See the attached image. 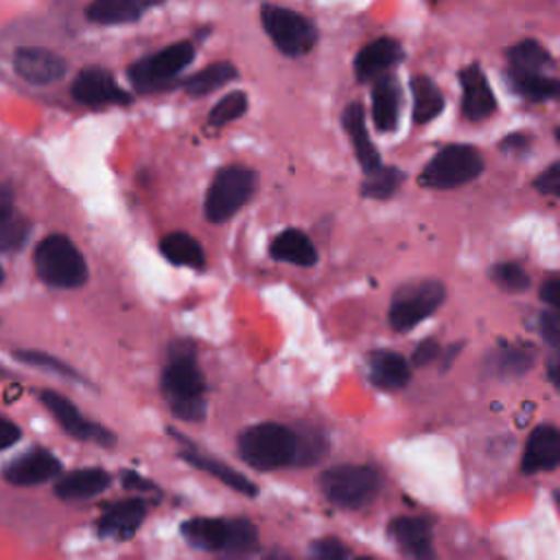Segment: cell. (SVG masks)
<instances>
[{
  "instance_id": "obj_15",
  "label": "cell",
  "mask_w": 560,
  "mask_h": 560,
  "mask_svg": "<svg viewBox=\"0 0 560 560\" xmlns=\"http://www.w3.org/2000/svg\"><path fill=\"white\" fill-rule=\"evenodd\" d=\"M560 464V429L551 424L536 427L525 444L523 453V470L525 472H542L551 470Z\"/></svg>"
},
{
  "instance_id": "obj_44",
  "label": "cell",
  "mask_w": 560,
  "mask_h": 560,
  "mask_svg": "<svg viewBox=\"0 0 560 560\" xmlns=\"http://www.w3.org/2000/svg\"><path fill=\"white\" fill-rule=\"evenodd\" d=\"M20 435H22L20 427L15 422H11L9 418L0 416V451L13 446L20 440Z\"/></svg>"
},
{
  "instance_id": "obj_50",
  "label": "cell",
  "mask_w": 560,
  "mask_h": 560,
  "mask_svg": "<svg viewBox=\"0 0 560 560\" xmlns=\"http://www.w3.org/2000/svg\"><path fill=\"white\" fill-rule=\"evenodd\" d=\"M2 280H4V271H2V267H0V284H2Z\"/></svg>"
},
{
  "instance_id": "obj_43",
  "label": "cell",
  "mask_w": 560,
  "mask_h": 560,
  "mask_svg": "<svg viewBox=\"0 0 560 560\" xmlns=\"http://www.w3.org/2000/svg\"><path fill=\"white\" fill-rule=\"evenodd\" d=\"M540 298L556 311L560 313V278H547L540 287Z\"/></svg>"
},
{
  "instance_id": "obj_25",
  "label": "cell",
  "mask_w": 560,
  "mask_h": 560,
  "mask_svg": "<svg viewBox=\"0 0 560 560\" xmlns=\"http://www.w3.org/2000/svg\"><path fill=\"white\" fill-rule=\"evenodd\" d=\"M230 521L225 518H190L182 525L184 538L206 551H221L228 540Z\"/></svg>"
},
{
  "instance_id": "obj_31",
  "label": "cell",
  "mask_w": 560,
  "mask_h": 560,
  "mask_svg": "<svg viewBox=\"0 0 560 560\" xmlns=\"http://www.w3.org/2000/svg\"><path fill=\"white\" fill-rule=\"evenodd\" d=\"M236 77H238V70L230 61H217V63H210L203 70L195 72L192 77H188L184 81V90L192 96H206V94L214 92L217 88L230 83Z\"/></svg>"
},
{
  "instance_id": "obj_13",
  "label": "cell",
  "mask_w": 560,
  "mask_h": 560,
  "mask_svg": "<svg viewBox=\"0 0 560 560\" xmlns=\"http://www.w3.org/2000/svg\"><path fill=\"white\" fill-rule=\"evenodd\" d=\"M462 83V112L468 120H483L494 114L497 101L479 63H470L459 74Z\"/></svg>"
},
{
  "instance_id": "obj_35",
  "label": "cell",
  "mask_w": 560,
  "mask_h": 560,
  "mask_svg": "<svg viewBox=\"0 0 560 560\" xmlns=\"http://www.w3.org/2000/svg\"><path fill=\"white\" fill-rule=\"evenodd\" d=\"M510 85L514 92H518L525 98L542 101L549 96H556L558 81L545 74H527V77H510Z\"/></svg>"
},
{
  "instance_id": "obj_46",
  "label": "cell",
  "mask_w": 560,
  "mask_h": 560,
  "mask_svg": "<svg viewBox=\"0 0 560 560\" xmlns=\"http://www.w3.org/2000/svg\"><path fill=\"white\" fill-rule=\"evenodd\" d=\"M549 378H551V383L560 389V357L558 359H553V361H549Z\"/></svg>"
},
{
  "instance_id": "obj_17",
  "label": "cell",
  "mask_w": 560,
  "mask_h": 560,
  "mask_svg": "<svg viewBox=\"0 0 560 560\" xmlns=\"http://www.w3.org/2000/svg\"><path fill=\"white\" fill-rule=\"evenodd\" d=\"M147 508L142 499H127L109 505L98 518V534L105 538H131L133 532L142 525Z\"/></svg>"
},
{
  "instance_id": "obj_41",
  "label": "cell",
  "mask_w": 560,
  "mask_h": 560,
  "mask_svg": "<svg viewBox=\"0 0 560 560\" xmlns=\"http://www.w3.org/2000/svg\"><path fill=\"white\" fill-rule=\"evenodd\" d=\"M438 354H440L438 341H435V339H424V341L418 343V348L413 350L411 363H413L416 368H422V365H429Z\"/></svg>"
},
{
  "instance_id": "obj_34",
  "label": "cell",
  "mask_w": 560,
  "mask_h": 560,
  "mask_svg": "<svg viewBox=\"0 0 560 560\" xmlns=\"http://www.w3.org/2000/svg\"><path fill=\"white\" fill-rule=\"evenodd\" d=\"M532 361H534V354L529 352V348L508 346L492 354L490 368H494V372L501 376H521L529 370Z\"/></svg>"
},
{
  "instance_id": "obj_14",
  "label": "cell",
  "mask_w": 560,
  "mask_h": 560,
  "mask_svg": "<svg viewBox=\"0 0 560 560\" xmlns=\"http://www.w3.org/2000/svg\"><path fill=\"white\" fill-rule=\"evenodd\" d=\"M59 470H61V464L50 451L33 448V451L15 457L4 468L2 475L13 486H35V483H44V481L57 477Z\"/></svg>"
},
{
  "instance_id": "obj_10",
  "label": "cell",
  "mask_w": 560,
  "mask_h": 560,
  "mask_svg": "<svg viewBox=\"0 0 560 560\" xmlns=\"http://www.w3.org/2000/svg\"><path fill=\"white\" fill-rule=\"evenodd\" d=\"M39 396H42L44 407L57 418V422L61 424V429L66 433L74 435L77 440L94 442V444H101V446H112L116 442V435L112 431H107L105 427L88 420L66 396H61L52 389H44Z\"/></svg>"
},
{
  "instance_id": "obj_36",
  "label": "cell",
  "mask_w": 560,
  "mask_h": 560,
  "mask_svg": "<svg viewBox=\"0 0 560 560\" xmlns=\"http://www.w3.org/2000/svg\"><path fill=\"white\" fill-rule=\"evenodd\" d=\"M490 278L497 287L505 289V291H525L529 287V276L525 273V269L518 262H497L490 269Z\"/></svg>"
},
{
  "instance_id": "obj_2",
  "label": "cell",
  "mask_w": 560,
  "mask_h": 560,
  "mask_svg": "<svg viewBox=\"0 0 560 560\" xmlns=\"http://www.w3.org/2000/svg\"><path fill=\"white\" fill-rule=\"evenodd\" d=\"M238 453L256 470H273L295 462L298 435L276 422H260L238 438Z\"/></svg>"
},
{
  "instance_id": "obj_16",
  "label": "cell",
  "mask_w": 560,
  "mask_h": 560,
  "mask_svg": "<svg viewBox=\"0 0 560 560\" xmlns=\"http://www.w3.org/2000/svg\"><path fill=\"white\" fill-rule=\"evenodd\" d=\"M402 59V48L392 37H378L363 46L354 57V74L359 81L378 79L387 68Z\"/></svg>"
},
{
  "instance_id": "obj_26",
  "label": "cell",
  "mask_w": 560,
  "mask_h": 560,
  "mask_svg": "<svg viewBox=\"0 0 560 560\" xmlns=\"http://www.w3.org/2000/svg\"><path fill=\"white\" fill-rule=\"evenodd\" d=\"M182 457H184L190 466H195V468H199V470H203V472L217 477L219 481H223L225 486H230V488L236 490V492H243V494H247V497H254V494L258 492V488H256L245 475L236 472L234 468H230V466L223 464V462H217V459H212V457H208V455H201V453H195V451H184Z\"/></svg>"
},
{
  "instance_id": "obj_1",
  "label": "cell",
  "mask_w": 560,
  "mask_h": 560,
  "mask_svg": "<svg viewBox=\"0 0 560 560\" xmlns=\"http://www.w3.org/2000/svg\"><path fill=\"white\" fill-rule=\"evenodd\" d=\"M162 394L177 418L188 422L206 418V381L190 348H173L162 372Z\"/></svg>"
},
{
  "instance_id": "obj_6",
  "label": "cell",
  "mask_w": 560,
  "mask_h": 560,
  "mask_svg": "<svg viewBox=\"0 0 560 560\" xmlns=\"http://www.w3.org/2000/svg\"><path fill=\"white\" fill-rule=\"evenodd\" d=\"M483 171L481 153L468 144H448L424 166L420 184L429 188H455Z\"/></svg>"
},
{
  "instance_id": "obj_39",
  "label": "cell",
  "mask_w": 560,
  "mask_h": 560,
  "mask_svg": "<svg viewBox=\"0 0 560 560\" xmlns=\"http://www.w3.org/2000/svg\"><path fill=\"white\" fill-rule=\"evenodd\" d=\"M308 560H346V547L337 538H319L313 542Z\"/></svg>"
},
{
  "instance_id": "obj_28",
  "label": "cell",
  "mask_w": 560,
  "mask_h": 560,
  "mask_svg": "<svg viewBox=\"0 0 560 560\" xmlns=\"http://www.w3.org/2000/svg\"><path fill=\"white\" fill-rule=\"evenodd\" d=\"M510 77H527L542 74V68L549 66V52L534 39H523L508 52Z\"/></svg>"
},
{
  "instance_id": "obj_42",
  "label": "cell",
  "mask_w": 560,
  "mask_h": 560,
  "mask_svg": "<svg viewBox=\"0 0 560 560\" xmlns=\"http://www.w3.org/2000/svg\"><path fill=\"white\" fill-rule=\"evenodd\" d=\"M540 330H542V337L551 343V346H556V348H560V319H558V315L553 313H545L542 315V319H540Z\"/></svg>"
},
{
  "instance_id": "obj_32",
  "label": "cell",
  "mask_w": 560,
  "mask_h": 560,
  "mask_svg": "<svg viewBox=\"0 0 560 560\" xmlns=\"http://www.w3.org/2000/svg\"><path fill=\"white\" fill-rule=\"evenodd\" d=\"M31 234V221L15 208L0 203V252H18Z\"/></svg>"
},
{
  "instance_id": "obj_48",
  "label": "cell",
  "mask_w": 560,
  "mask_h": 560,
  "mask_svg": "<svg viewBox=\"0 0 560 560\" xmlns=\"http://www.w3.org/2000/svg\"><path fill=\"white\" fill-rule=\"evenodd\" d=\"M262 560H291L289 556H284V553H280V551H276V553H269V556H265Z\"/></svg>"
},
{
  "instance_id": "obj_7",
  "label": "cell",
  "mask_w": 560,
  "mask_h": 560,
  "mask_svg": "<svg viewBox=\"0 0 560 560\" xmlns=\"http://www.w3.org/2000/svg\"><path fill=\"white\" fill-rule=\"evenodd\" d=\"M260 20L278 50L289 57L306 55L317 42L315 24L291 9L265 4L260 11Z\"/></svg>"
},
{
  "instance_id": "obj_45",
  "label": "cell",
  "mask_w": 560,
  "mask_h": 560,
  "mask_svg": "<svg viewBox=\"0 0 560 560\" xmlns=\"http://www.w3.org/2000/svg\"><path fill=\"white\" fill-rule=\"evenodd\" d=\"M122 483H125L127 488H136V490H155V486H153L151 481H147L144 477H140V475H136V472H131V470L122 472Z\"/></svg>"
},
{
  "instance_id": "obj_51",
  "label": "cell",
  "mask_w": 560,
  "mask_h": 560,
  "mask_svg": "<svg viewBox=\"0 0 560 560\" xmlns=\"http://www.w3.org/2000/svg\"><path fill=\"white\" fill-rule=\"evenodd\" d=\"M556 138H558V142H560V127L556 129Z\"/></svg>"
},
{
  "instance_id": "obj_18",
  "label": "cell",
  "mask_w": 560,
  "mask_h": 560,
  "mask_svg": "<svg viewBox=\"0 0 560 560\" xmlns=\"http://www.w3.org/2000/svg\"><path fill=\"white\" fill-rule=\"evenodd\" d=\"M341 122H343L346 133H348L350 140H352L357 160H359V164L363 166L365 175H370V173H374L376 168H381L378 151H376V147L372 144V140H370V136H368V129H365V112H363V105H361V103H350V105L343 109V114H341Z\"/></svg>"
},
{
  "instance_id": "obj_12",
  "label": "cell",
  "mask_w": 560,
  "mask_h": 560,
  "mask_svg": "<svg viewBox=\"0 0 560 560\" xmlns=\"http://www.w3.org/2000/svg\"><path fill=\"white\" fill-rule=\"evenodd\" d=\"M72 96L83 105L129 103L131 96L118 85L112 72L105 68H85L72 81Z\"/></svg>"
},
{
  "instance_id": "obj_20",
  "label": "cell",
  "mask_w": 560,
  "mask_h": 560,
  "mask_svg": "<svg viewBox=\"0 0 560 560\" xmlns=\"http://www.w3.org/2000/svg\"><path fill=\"white\" fill-rule=\"evenodd\" d=\"M400 88L392 74H381L372 88V118L378 131H392L398 125Z\"/></svg>"
},
{
  "instance_id": "obj_54",
  "label": "cell",
  "mask_w": 560,
  "mask_h": 560,
  "mask_svg": "<svg viewBox=\"0 0 560 560\" xmlns=\"http://www.w3.org/2000/svg\"><path fill=\"white\" fill-rule=\"evenodd\" d=\"M359 560H372V558H359Z\"/></svg>"
},
{
  "instance_id": "obj_11",
  "label": "cell",
  "mask_w": 560,
  "mask_h": 560,
  "mask_svg": "<svg viewBox=\"0 0 560 560\" xmlns=\"http://www.w3.org/2000/svg\"><path fill=\"white\" fill-rule=\"evenodd\" d=\"M15 72L31 85H50L66 77L68 63L61 55L39 46H20L13 55Z\"/></svg>"
},
{
  "instance_id": "obj_4",
  "label": "cell",
  "mask_w": 560,
  "mask_h": 560,
  "mask_svg": "<svg viewBox=\"0 0 560 560\" xmlns=\"http://www.w3.org/2000/svg\"><path fill=\"white\" fill-rule=\"evenodd\" d=\"M258 177L252 168L245 166H225L221 168L206 195V217L212 223H223L234 217L256 192Z\"/></svg>"
},
{
  "instance_id": "obj_9",
  "label": "cell",
  "mask_w": 560,
  "mask_h": 560,
  "mask_svg": "<svg viewBox=\"0 0 560 560\" xmlns=\"http://www.w3.org/2000/svg\"><path fill=\"white\" fill-rule=\"evenodd\" d=\"M195 57L190 42H175L149 57H142L129 68V79L138 90H158L175 79Z\"/></svg>"
},
{
  "instance_id": "obj_29",
  "label": "cell",
  "mask_w": 560,
  "mask_h": 560,
  "mask_svg": "<svg viewBox=\"0 0 560 560\" xmlns=\"http://www.w3.org/2000/svg\"><path fill=\"white\" fill-rule=\"evenodd\" d=\"M258 547L256 527L247 518H232L228 540L219 551V560H247Z\"/></svg>"
},
{
  "instance_id": "obj_33",
  "label": "cell",
  "mask_w": 560,
  "mask_h": 560,
  "mask_svg": "<svg viewBox=\"0 0 560 560\" xmlns=\"http://www.w3.org/2000/svg\"><path fill=\"white\" fill-rule=\"evenodd\" d=\"M402 182H405L402 171H398L394 166H381L374 173L365 175V179L361 184V192L370 199H387V197L396 195V190L400 188Z\"/></svg>"
},
{
  "instance_id": "obj_21",
  "label": "cell",
  "mask_w": 560,
  "mask_h": 560,
  "mask_svg": "<svg viewBox=\"0 0 560 560\" xmlns=\"http://www.w3.org/2000/svg\"><path fill=\"white\" fill-rule=\"evenodd\" d=\"M151 7L153 2H144V0H96L85 9V18L92 24H101V26L131 24L140 20L142 13Z\"/></svg>"
},
{
  "instance_id": "obj_22",
  "label": "cell",
  "mask_w": 560,
  "mask_h": 560,
  "mask_svg": "<svg viewBox=\"0 0 560 560\" xmlns=\"http://www.w3.org/2000/svg\"><path fill=\"white\" fill-rule=\"evenodd\" d=\"M109 481H112L109 475L101 468H79L63 475L57 481L55 494L66 501H79V499H88L103 492L109 486Z\"/></svg>"
},
{
  "instance_id": "obj_23",
  "label": "cell",
  "mask_w": 560,
  "mask_h": 560,
  "mask_svg": "<svg viewBox=\"0 0 560 560\" xmlns=\"http://www.w3.org/2000/svg\"><path fill=\"white\" fill-rule=\"evenodd\" d=\"M370 378L383 389H400L409 383V363L392 350H374L370 354Z\"/></svg>"
},
{
  "instance_id": "obj_37",
  "label": "cell",
  "mask_w": 560,
  "mask_h": 560,
  "mask_svg": "<svg viewBox=\"0 0 560 560\" xmlns=\"http://www.w3.org/2000/svg\"><path fill=\"white\" fill-rule=\"evenodd\" d=\"M245 109H247V96L243 92H230L212 107V112L208 114V122L214 127L228 125L230 120H236L238 116H243Z\"/></svg>"
},
{
  "instance_id": "obj_47",
  "label": "cell",
  "mask_w": 560,
  "mask_h": 560,
  "mask_svg": "<svg viewBox=\"0 0 560 560\" xmlns=\"http://www.w3.org/2000/svg\"><path fill=\"white\" fill-rule=\"evenodd\" d=\"M459 343H455V346H451L448 350H446V357H444V361H442V370H448L451 368V363H453V359L457 357V352H459Z\"/></svg>"
},
{
  "instance_id": "obj_27",
  "label": "cell",
  "mask_w": 560,
  "mask_h": 560,
  "mask_svg": "<svg viewBox=\"0 0 560 560\" xmlns=\"http://www.w3.org/2000/svg\"><path fill=\"white\" fill-rule=\"evenodd\" d=\"M160 249L164 254V258H168L173 265H182V267H192V269H201L206 262V254L199 245L197 238H192L186 232H171L162 238Z\"/></svg>"
},
{
  "instance_id": "obj_52",
  "label": "cell",
  "mask_w": 560,
  "mask_h": 560,
  "mask_svg": "<svg viewBox=\"0 0 560 560\" xmlns=\"http://www.w3.org/2000/svg\"><path fill=\"white\" fill-rule=\"evenodd\" d=\"M0 203H7V199H4V197H2V195H0Z\"/></svg>"
},
{
  "instance_id": "obj_53",
  "label": "cell",
  "mask_w": 560,
  "mask_h": 560,
  "mask_svg": "<svg viewBox=\"0 0 560 560\" xmlns=\"http://www.w3.org/2000/svg\"><path fill=\"white\" fill-rule=\"evenodd\" d=\"M556 499H558V503H560V492H558V494H556Z\"/></svg>"
},
{
  "instance_id": "obj_49",
  "label": "cell",
  "mask_w": 560,
  "mask_h": 560,
  "mask_svg": "<svg viewBox=\"0 0 560 560\" xmlns=\"http://www.w3.org/2000/svg\"><path fill=\"white\" fill-rule=\"evenodd\" d=\"M556 98L560 101V81H558V90H556Z\"/></svg>"
},
{
  "instance_id": "obj_24",
  "label": "cell",
  "mask_w": 560,
  "mask_h": 560,
  "mask_svg": "<svg viewBox=\"0 0 560 560\" xmlns=\"http://www.w3.org/2000/svg\"><path fill=\"white\" fill-rule=\"evenodd\" d=\"M269 254L276 258V260H282V262H291V265H300V267H311L315 265L317 260V252L311 243V238L300 232V230H284L280 232L271 245H269Z\"/></svg>"
},
{
  "instance_id": "obj_40",
  "label": "cell",
  "mask_w": 560,
  "mask_h": 560,
  "mask_svg": "<svg viewBox=\"0 0 560 560\" xmlns=\"http://www.w3.org/2000/svg\"><path fill=\"white\" fill-rule=\"evenodd\" d=\"M534 188L542 195H551V197H560V160L553 162L551 166H547L536 179H534Z\"/></svg>"
},
{
  "instance_id": "obj_38",
  "label": "cell",
  "mask_w": 560,
  "mask_h": 560,
  "mask_svg": "<svg viewBox=\"0 0 560 560\" xmlns=\"http://www.w3.org/2000/svg\"><path fill=\"white\" fill-rule=\"evenodd\" d=\"M15 359H20V361H24V363H28V365H35V368H46V370H52V372H57V374L79 378V374H77L70 365H66V363H61L59 359H55V357H50V354H46V352H39V350H18V352H15Z\"/></svg>"
},
{
  "instance_id": "obj_30",
  "label": "cell",
  "mask_w": 560,
  "mask_h": 560,
  "mask_svg": "<svg viewBox=\"0 0 560 560\" xmlns=\"http://www.w3.org/2000/svg\"><path fill=\"white\" fill-rule=\"evenodd\" d=\"M411 92H413V120L416 122H429L444 109V96L440 88L424 74H418L411 79Z\"/></svg>"
},
{
  "instance_id": "obj_5",
  "label": "cell",
  "mask_w": 560,
  "mask_h": 560,
  "mask_svg": "<svg viewBox=\"0 0 560 560\" xmlns=\"http://www.w3.org/2000/svg\"><path fill=\"white\" fill-rule=\"evenodd\" d=\"M446 298V289L440 280H418L402 284L389 306V324L396 330H409L422 319L433 315Z\"/></svg>"
},
{
  "instance_id": "obj_8",
  "label": "cell",
  "mask_w": 560,
  "mask_h": 560,
  "mask_svg": "<svg viewBox=\"0 0 560 560\" xmlns=\"http://www.w3.org/2000/svg\"><path fill=\"white\" fill-rule=\"evenodd\" d=\"M378 472L370 466H332L319 477L322 492L341 508H359L378 490Z\"/></svg>"
},
{
  "instance_id": "obj_19",
  "label": "cell",
  "mask_w": 560,
  "mask_h": 560,
  "mask_svg": "<svg viewBox=\"0 0 560 560\" xmlns=\"http://www.w3.org/2000/svg\"><path fill=\"white\" fill-rule=\"evenodd\" d=\"M389 534L411 560H431V532L422 518L398 516L389 523Z\"/></svg>"
},
{
  "instance_id": "obj_3",
  "label": "cell",
  "mask_w": 560,
  "mask_h": 560,
  "mask_svg": "<svg viewBox=\"0 0 560 560\" xmlns=\"http://www.w3.org/2000/svg\"><path fill=\"white\" fill-rule=\"evenodd\" d=\"M37 276L57 289H74L88 280V265L77 245L63 234L39 241L33 254Z\"/></svg>"
}]
</instances>
